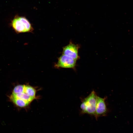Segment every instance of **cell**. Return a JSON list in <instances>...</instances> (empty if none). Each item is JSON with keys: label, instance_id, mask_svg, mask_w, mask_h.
Here are the masks:
<instances>
[{"label": "cell", "instance_id": "1", "mask_svg": "<svg viewBox=\"0 0 133 133\" xmlns=\"http://www.w3.org/2000/svg\"><path fill=\"white\" fill-rule=\"evenodd\" d=\"M97 96L96 92L93 91L82 100L80 106L82 113L95 115Z\"/></svg>", "mask_w": 133, "mask_h": 133}, {"label": "cell", "instance_id": "2", "mask_svg": "<svg viewBox=\"0 0 133 133\" xmlns=\"http://www.w3.org/2000/svg\"><path fill=\"white\" fill-rule=\"evenodd\" d=\"M11 25L17 33L31 32L33 30L30 23L24 17L16 16L12 21Z\"/></svg>", "mask_w": 133, "mask_h": 133}, {"label": "cell", "instance_id": "3", "mask_svg": "<svg viewBox=\"0 0 133 133\" xmlns=\"http://www.w3.org/2000/svg\"><path fill=\"white\" fill-rule=\"evenodd\" d=\"M77 60L62 54L58 58V61L54 65L57 68H70L75 69Z\"/></svg>", "mask_w": 133, "mask_h": 133}, {"label": "cell", "instance_id": "4", "mask_svg": "<svg viewBox=\"0 0 133 133\" xmlns=\"http://www.w3.org/2000/svg\"><path fill=\"white\" fill-rule=\"evenodd\" d=\"M80 46L70 42L67 45L63 48L62 54L71 57L76 60L80 58L78 55V50Z\"/></svg>", "mask_w": 133, "mask_h": 133}, {"label": "cell", "instance_id": "5", "mask_svg": "<svg viewBox=\"0 0 133 133\" xmlns=\"http://www.w3.org/2000/svg\"><path fill=\"white\" fill-rule=\"evenodd\" d=\"M106 98L97 96L95 114L96 116L104 115L107 112V109L105 102Z\"/></svg>", "mask_w": 133, "mask_h": 133}, {"label": "cell", "instance_id": "6", "mask_svg": "<svg viewBox=\"0 0 133 133\" xmlns=\"http://www.w3.org/2000/svg\"><path fill=\"white\" fill-rule=\"evenodd\" d=\"M10 100L17 106L24 107L28 106L30 103L23 100L19 98L12 94L9 97Z\"/></svg>", "mask_w": 133, "mask_h": 133}, {"label": "cell", "instance_id": "7", "mask_svg": "<svg viewBox=\"0 0 133 133\" xmlns=\"http://www.w3.org/2000/svg\"><path fill=\"white\" fill-rule=\"evenodd\" d=\"M16 97L26 101L30 103L35 98L31 97L24 92L17 94H12Z\"/></svg>", "mask_w": 133, "mask_h": 133}, {"label": "cell", "instance_id": "8", "mask_svg": "<svg viewBox=\"0 0 133 133\" xmlns=\"http://www.w3.org/2000/svg\"><path fill=\"white\" fill-rule=\"evenodd\" d=\"M24 92L31 97L35 98L36 91L33 87L29 85H24Z\"/></svg>", "mask_w": 133, "mask_h": 133}, {"label": "cell", "instance_id": "9", "mask_svg": "<svg viewBox=\"0 0 133 133\" xmlns=\"http://www.w3.org/2000/svg\"><path fill=\"white\" fill-rule=\"evenodd\" d=\"M24 85H19L15 86L13 90L12 93L17 94L24 92Z\"/></svg>", "mask_w": 133, "mask_h": 133}]
</instances>
